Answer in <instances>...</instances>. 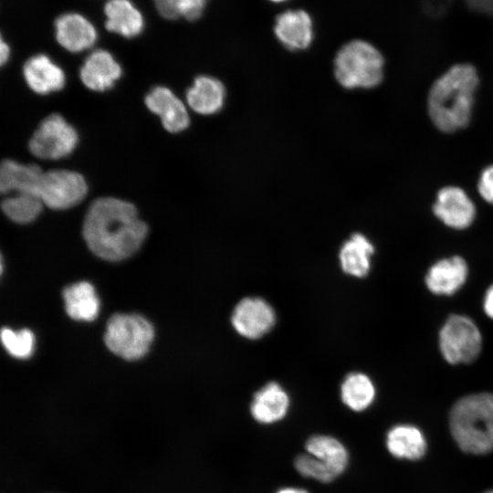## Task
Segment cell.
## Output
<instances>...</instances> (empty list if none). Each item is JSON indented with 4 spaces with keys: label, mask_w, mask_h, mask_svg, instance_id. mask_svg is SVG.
<instances>
[{
    "label": "cell",
    "mask_w": 493,
    "mask_h": 493,
    "mask_svg": "<svg viewBox=\"0 0 493 493\" xmlns=\"http://www.w3.org/2000/svg\"><path fill=\"white\" fill-rule=\"evenodd\" d=\"M57 41L70 52H80L91 47L97 40L94 26L78 13H67L55 20Z\"/></svg>",
    "instance_id": "obj_13"
},
{
    "label": "cell",
    "mask_w": 493,
    "mask_h": 493,
    "mask_svg": "<svg viewBox=\"0 0 493 493\" xmlns=\"http://www.w3.org/2000/svg\"><path fill=\"white\" fill-rule=\"evenodd\" d=\"M121 74V65L109 51L104 49L91 52L79 71L82 83L94 91L110 89Z\"/></svg>",
    "instance_id": "obj_14"
},
{
    "label": "cell",
    "mask_w": 493,
    "mask_h": 493,
    "mask_svg": "<svg viewBox=\"0 0 493 493\" xmlns=\"http://www.w3.org/2000/svg\"><path fill=\"white\" fill-rule=\"evenodd\" d=\"M105 27L124 37L139 36L144 27L140 10L131 0H108L104 5Z\"/></svg>",
    "instance_id": "obj_20"
},
{
    "label": "cell",
    "mask_w": 493,
    "mask_h": 493,
    "mask_svg": "<svg viewBox=\"0 0 493 493\" xmlns=\"http://www.w3.org/2000/svg\"><path fill=\"white\" fill-rule=\"evenodd\" d=\"M159 14L166 19H177L179 14L180 0H153Z\"/></svg>",
    "instance_id": "obj_31"
},
{
    "label": "cell",
    "mask_w": 493,
    "mask_h": 493,
    "mask_svg": "<svg viewBox=\"0 0 493 493\" xmlns=\"http://www.w3.org/2000/svg\"><path fill=\"white\" fill-rule=\"evenodd\" d=\"M374 246L361 233H354L341 247L339 258L342 270L356 278L366 277L371 269Z\"/></svg>",
    "instance_id": "obj_21"
},
{
    "label": "cell",
    "mask_w": 493,
    "mask_h": 493,
    "mask_svg": "<svg viewBox=\"0 0 493 493\" xmlns=\"http://www.w3.org/2000/svg\"><path fill=\"white\" fill-rule=\"evenodd\" d=\"M43 202L37 194L19 193L6 196L1 205L4 214L13 222L28 224L40 215Z\"/></svg>",
    "instance_id": "obj_26"
},
{
    "label": "cell",
    "mask_w": 493,
    "mask_h": 493,
    "mask_svg": "<svg viewBox=\"0 0 493 493\" xmlns=\"http://www.w3.org/2000/svg\"><path fill=\"white\" fill-rule=\"evenodd\" d=\"M375 392L372 379L362 372L348 374L341 386L343 404L355 412L367 409L374 400Z\"/></svg>",
    "instance_id": "obj_25"
},
{
    "label": "cell",
    "mask_w": 493,
    "mask_h": 493,
    "mask_svg": "<svg viewBox=\"0 0 493 493\" xmlns=\"http://www.w3.org/2000/svg\"><path fill=\"white\" fill-rule=\"evenodd\" d=\"M483 309L486 315L493 320V285L489 286L485 293Z\"/></svg>",
    "instance_id": "obj_32"
},
{
    "label": "cell",
    "mask_w": 493,
    "mask_h": 493,
    "mask_svg": "<svg viewBox=\"0 0 493 493\" xmlns=\"http://www.w3.org/2000/svg\"><path fill=\"white\" fill-rule=\"evenodd\" d=\"M386 446L395 457L410 460L421 458L426 450V442L421 431L409 425L393 426L387 434Z\"/></svg>",
    "instance_id": "obj_24"
},
{
    "label": "cell",
    "mask_w": 493,
    "mask_h": 493,
    "mask_svg": "<svg viewBox=\"0 0 493 493\" xmlns=\"http://www.w3.org/2000/svg\"><path fill=\"white\" fill-rule=\"evenodd\" d=\"M152 324L137 314H115L108 321L104 341L113 353L126 360L144 356L153 340Z\"/></svg>",
    "instance_id": "obj_5"
},
{
    "label": "cell",
    "mask_w": 493,
    "mask_h": 493,
    "mask_svg": "<svg viewBox=\"0 0 493 493\" xmlns=\"http://www.w3.org/2000/svg\"><path fill=\"white\" fill-rule=\"evenodd\" d=\"M384 59L381 52L364 40L345 44L334 60L337 81L345 89H372L383 79Z\"/></svg>",
    "instance_id": "obj_4"
},
{
    "label": "cell",
    "mask_w": 493,
    "mask_h": 493,
    "mask_svg": "<svg viewBox=\"0 0 493 493\" xmlns=\"http://www.w3.org/2000/svg\"><path fill=\"white\" fill-rule=\"evenodd\" d=\"M288 407L287 392L278 383L270 382L255 393L250 413L257 422L267 425L283 419Z\"/></svg>",
    "instance_id": "obj_18"
},
{
    "label": "cell",
    "mask_w": 493,
    "mask_h": 493,
    "mask_svg": "<svg viewBox=\"0 0 493 493\" xmlns=\"http://www.w3.org/2000/svg\"><path fill=\"white\" fill-rule=\"evenodd\" d=\"M208 0H180L179 14L189 21H194L202 16Z\"/></svg>",
    "instance_id": "obj_29"
},
{
    "label": "cell",
    "mask_w": 493,
    "mask_h": 493,
    "mask_svg": "<svg viewBox=\"0 0 493 493\" xmlns=\"http://www.w3.org/2000/svg\"><path fill=\"white\" fill-rule=\"evenodd\" d=\"M441 355L450 364L471 363L480 354L482 335L476 322L462 314H452L438 334Z\"/></svg>",
    "instance_id": "obj_6"
},
{
    "label": "cell",
    "mask_w": 493,
    "mask_h": 493,
    "mask_svg": "<svg viewBox=\"0 0 493 493\" xmlns=\"http://www.w3.org/2000/svg\"><path fill=\"white\" fill-rule=\"evenodd\" d=\"M0 54L1 65H4L8 60L10 55V48L7 43H5L3 38H1Z\"/></svg>",
    "instance_id": "obj_33"
},
{
    "label": "cell",
    "mask_w": 493,
    "mask_h": 493,
    "mask_svg": "<svg viewBox=\"0 0 493 493\" xmlns=\"http://www.w3.org/2000/svg\"><path fill=\"white\" fill-rule=\"evenodd\" d=\"M452 436L469 454L493 450V394L477 393L457 400L449 414Z\"/></svg>",
    "instance_id": "obj_3"
},
{
    "label": "cell",
    "mask_w": 493,
    "mask_h": 493,
    "mask_svg": "<svg viewBox=\"0 0 493 493\" xmlns=\"http://www.w3.org/2000/svg\"><path fill=\"white\" fill-rule=\"evenodd\" d=\"M79 134L60 114L47 116L29 140L30 152L39 159L58 160L76 148Z\"/></svg>",
    "instance_id": "obj_7"
},
{
    "label": "cell",
    "mask_w": 493,
    "mask_h": 493,
    "mask_svg": "<svg viewBox=\"0 0 493 493\" xmlns=\"http://www.w3.org/2000/svg\"><path fill=\"white\" fill-rule=\"evenodd\" d=\"M277 493H309L306 489L298 488H284L279 489Z\"/></svg>",
    "instance_id": "obj_34"
},
{
    "label": "cell",
    "mask_w": 493,
    "mask_h": 493,
    "mask_svg": "<svg viewBox=\"0 0 493 493\" xmlns=\"http://www.w3.org/2000/svg\"><path fill=\"white\" fill-rule=\"evenodd\" d=\"M68 315L78 320L90 321L100 310V300L93 286L80 281L64 288L62 293Z\"/></svg>",
    "instance_id": "obj_22"
},
{
    "label": "cell",
    "mask_w": 493,
    "mask_h": 493,
    "mask_svg": "<svg viewBox=\"0 0 493 493\" xmlns=\"http://www.w3.org/2000/svg\"><path fill=\"white\" fill-rule=\"evenodd\" d=\"M477 189L485 201L493 204V165L487 167L481 173Z\"/></svg>",
    "instance_id": "obj_30"
},
{
    "label": "cell",
    "mask_w": 493,
    "mask_h": 493,
    "mask_svg": "<svg viewBox=\"0 0 493 493\" xmlns=\"http://www.w3.org/2000/svg\"><path fill=\"white\" fill-rule=\"evenodd\" d=\"M274 32L279 42L290 50H301L313 40V23L303 10H288L276 18Z\"/></svg>",
    "instance_id": "obj_15"
},
{
    "label": "cell",
    "mask_w": 493,
    "mask_h": 493,
    "mask_svg": "<svg viewBox=\"0 0 493 493\" xmlns=\"http://www.w3.org/2000/svg\"><path fill=\"white\" fill-rule=\"evenodd\" d=\"M307 453L318 458L336 477L342 474L349 464V453L338 439L326 435L310 436L305 445Z\"/></svg>",
    "instance_id": "obj_23"
},
{
    "label": "cell",
    "mask_w": 493,
    "mask_h": 493,
    "mask_svg": "<svg viewBox=\"0 0 493 493\" xmlns=\"http://www.w3.org/2000/svg\"><path fill=\"white\" fill-rule=\"evenodd\" d=\"M269 1H272V2H275V3H280V2H284L286 0H269Z\"/></svg>",
    "instance_id": "obj_35"
},
{
    "label": "cell",
    "mask_w": 493,
    "mask_h": 493,
    "mask_svg": "<svg viewBox=\"0 0 493 493\" xmlns=\"http://www.w3.org/2000/svg\"><path fill=\"white\" fill-rule=\"evenodd\" d=\"M477 85V69L467 63L452 66L433 83L427 110L438 130L453 132L468 124Z\"/></svg>",
    "instance_id": "obj_2"
},
{
    "label": "cell",
    "mask_w": 493,
    "mask_h": 493,
    "mask_svg": "<svg viewBox=\"0 0 493 493\" xmlns=\"http://www.w3.org/2000/svg\"><path fill=\"white\" fill-rule=\"evenodd\" d=\"M147 108L161 118L169 132H180L189 126L188 111L183 101L168 88L156 86L145 96Z\"/></svg>",
    "instance_id": "obj_12"
},
{
    "label": "cell",
    "mask_w": 493,
    "mask_h": 493,
    "mask_svg": "<svg viewBox=\"0 0 493 493\" xmlns=\"http://www.w3.org/2000/svg\"><path fill=\"white\" fill-rule=\"evenodd\" d=\"M185 98L188 106L194 112L212 115L223 108L226 89L224 84L214 77L199 76L187 89Z\"/></svg>",
    "instance_id": "obj_19"
},
{
    "label": "cell",
    "mask_w": 493,
    "mask_h": 493,
    "mask_svg": "<svg viewBox=\"0 0 493 493\" xmlns=\"http://www.w3.org/2000/svg\"><path fill=\"white\" fill-rule=\"evenodd\" d=\"M147 232V225L140 219L131 203L110 196L91 203L82 230L89 249L110 261H119L135 253Z\"/></svg>",
    "instance_id": "obj_1"
},
{
    "label": "cell",
    "mask_w": 493,
    "mask_h": 493,
    "mask_svg": "<svg viewBox=\"0 0 493 493\" xmlns=\"http://www.w3.org/2000/svg\"><path fill=\"white\" fill-rule=\"evenodd\" d=\"M294 467L304 477L321 483H330L337 477L323 463L309 453L298 456L294 460Z\"/></svg>",
    "instance_id": "obj_28"
},
{
    "label": "cell",
    "mask_w": 493,
    "mask_h": 493,
    "mask_svg": "<svg viewBox=\"0 0 493 493\" xmlns=\"http://www.w3.org/2000/svg\"><path fill=\"white\" fill-rule=\"evenodd\" d=\"M1 339L5 350L16 358H27L34 351L35 337L29 330L14 331L5 328L1 331Z\"/></svg>",
    "instance_id": "obj_27"
},
{
    "label": "cell",
    "mask_w": 493,
    "mask_h": 493,
    "mask_svg": "<svg viewBox=\"0 0 493 493\" xmlns=\"http://www.w3.org/2000/svg\"><path fill=\"white\" fill-rule=\"evenodd\" d=\"M484 493H493V490H488V491H486Z\"/></svg>",
    "instance_id": "obj_36"
},
{
    "label": "cell",
    "mask_w": 493,
    "mask_h": 493,
    "mask_svg": "<svg viewBox=\"0 0 493 493\" xmlns=\"http://www.w3.org/2000/svg\"><path fill=\"white\" fill-rule=\"evenodd\" d=\"M88 193L85 178L69 170L44 172L39 188L43 204L54 210H65L79 204Z\"/></svg>",
    "instance_id": "obj_8"
},
{
    "label": "cell",
    "mask_w": 493,
    "mask_h": 493,
    "mask_svg": "<svg viewBox=\"0 0 493 493\" xmlns=\"http://www.w3.org/2000/svg\"><path fill=\"white\" fill-rule=\"evenodd\" d=\"M468 277V266L460 256L442 258L426 272L425 282L435 295L450 296L458 291Z\"/></svg>",
    "instance_id": "obj_11"
},
{
    "label": "cell",
    "mask_w": 493,
    "mask_h": 493,
    "mask_svg": "<svg viewBox=\"0 0 493 493\" xmlns=\"http://www.w3.org/2000/svg\"><path fill=\"white\" fill-rule=\"evenodd\" d=\"M433 212L446 226L454 229L468 227L476 217L473 202L456 186H446L437 193Z\"/></svg>",
    "instance_id": "obj_10"
},
{
    "label": "cell",
    "mask_w": 493,
    "mask_h": 493,
    "mask_svg": "<svg viewBox=\"0 0 493 493\" xmlns=\"http://www.w3.org/2000/svg\"><path fill=\"white\" fill-rule=\"evenodd\" d=\"M23 75L28 87L40 95L60 90L66 82L62 68L44 54L29 58L24 64Z\"/></svg>",
    "instance_id": "obj_16"
},
{
    "label": "cell",
    "mask_w": 493,
    "mask_h": 493,
    "mask_svg": "<svg viewBox=\"0 0 493 493\" xmlns=\"http://www.w3.org/2000/svg\"><path fill=\"white\" fill-rule=\"evenodd\" d=\"M231 323L242 337L257 340L274 327L276 313L271 305L261 298H244L234 308Z\"/></svg>",
    "instance_id": "obj_9"
},
{
    "label": "cell",
    "mask_w": 493,
    "mask_h": 493,
    "mask_svg": "<svg viewBox=\"0 0 493 493\" xmlns=\"http://www.w3.org/2000/svg\"><path fill=\"white\" fill-rule=\"evenodd\" d=\"M44 172L36 164H25L14 160H4L0 167V192L30 193L39 195Z\"/></svg>",
    "instance_id": "obj_17"
}]
</instances>
